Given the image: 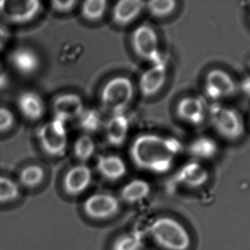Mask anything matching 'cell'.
<instances>
[{
    "instance_id": "cell-23",
    "label": "cell",
    "mask_w": 250,
    "mask_h": 250,
    "mask_svg": "<svg viewBox=\"0 0 250 250\" xmlns=\"http://www.w3.org/2000/svg\"><path fill=\"white\" fill-rule=\"evenodd\" d=\"M95 152V143L90 135H83L79 136L73 145V154L81 162L89 161Z\"/></svg>"
},
{
    "instance_id": "cell-32",
    "label": "cell",
    "mask_w": 250,
    "mask_h": 250,
    "mask_svg": "<svg viewBox=\"0 0 250 250\" xmlns=\"http://www.w3.org/2000/svg\"><path fill=\"white\" fill-rule=\"evenodd\" d=\"M10 85V78L8 74L2 69H0V91L7 89Z\"/></svg>"
},
{
    "instance_id": "cell-34",
    "label": "cell",
    "mask_w": 250,
    "mask_h": 250,
    "mask_svg": "<svg viewBox=\"0 0 250 250\" xmlns=\"http://www.w3.org/2000/svg\"></svg>"
},
{
    "instance_id": "cell-25",
    "label": "cell",
    "mask_w": 250,
    "mask_h": 250,
    "mask_svg": "<svg viewBox=\"0 0 250 250\" xmlns=\"http://www.w3.org/2000/svg\"><path fill=\"white\" fill-rule=\"evenodd\" d=\"M107 9L105 0H86L81 7V13L86 20L98 22L104 17Z\"/></svg>"
},
{
    "instance_id": "cell-21",
    "label": "cell",
    "mask_w": 250,
    "mask_h": 250,
    "mask_svg": "<svg viewBox=\"0 0 250 250\" xmlns=\"http://www.w3.org/2000/svg\"><path fill=\"white\" fill-rule=\"evenodd\" d=\"M151 186L146 181L133 179L126 183L121 190V198L127 204H135L148 198Z\"/></svg>"
},
{
    "instance_id": "cell-31",
    "label": "cell",
    "mask_w": 250,
    "mask_h": 250,
    "mask_svg": "<svg viewBox=\"0 0 250 250\" xmlns=\"http://www.w3.org/2000/svg\"><path fill=\"white\" fill-rule=\"evenodd\" d=\"M238 86H239V91L240 90L242 93L250 98V75L243 78V79L241 81V83L238 84Z\"/></svg>"
},
{
    "instance_id": "cell-7",
    "label": "cell",
    "mask_w": 250,
    "mask_h": 250,
    "mask_svg": "<svg viewBox=\"0 0 250 250\" xmlns=\"http://www.w3.org/2000/svg\"><path fill=\"white\" fill-rule=\"evenodd\" d=\"M42 4L38 0H0V18L12 25H23L35 20Z\"/></svg>"
},
{
    "instance_id": "cell-8",
    "label": "cell",
    "mask_w": 250,
    "mask_h": 250,
    "mask_svg": "<svg viewBox=\"0 0 250 250\" xmlns=\"http://www.w3.org/2000/svg\"><path fill=\"white\" fill-rule=\"evenodd\" d=\"M131 44L135 54L151 64L165 60L159 50L158 37L155 30L146 24L141 25L133 31Z\"/></svg>"
},
{
    "instance_id": "cell-27",
    "label": "cell",
    "mask_w": 250,
    "mask_h": 250,
    "mask_svg": "<svg viewBox=\"0 0 250 250\" xmlns=\"http://www.w3.org/2000/svg\"><path fill=\"white\" fill-rule=\"evenodd\" d=\"M20 195L19 185L5 176H0V204L16 201Z\"/></svg>"
},
{
    "instance_id": "cell-19",
    "label": "cell",
    "mask_w": 250,
    "mask_h": 250,
    "mask_svg": "<svg viewBox=\"0 0 250 250\" xmlns=\"http://www.w3.org/2000/svg\"><path fill=\"white\" fill-rule=\"evenodd\" d=\"M176 176L179 182L185 186L197 188L207 183L208 173L202 164L194 161L182 166Z\"/></svg>"
},
{
    "instance_id": "cell-22",
    "label": "cell",
    "mask_w": 250,
    "mask_h": 250,
    "mask_svg": "<svg viewBox=\"0 0 250 250\" xmlns=\"http://www.w3.org/2000/svg\"><path fill=\"white\" fill-rule=\"evenodd\" d=\"M76 120L78 127L88 135L96 133L104 126L102 114L95 109H84Z\"/></svg>"
},
{
    "instance_id": "cell-5",
    "label": "cell",
    "mask_w": 250,
    "mask_h": 250,
    "mask_svg": "<svg viewBox=\"0 0 250 250\" xmlns=\"http://www.w3.org/2000/svg\"><path fill=\"white\" fill-rule=\"evenodd\" d=\"M36 136L42 151L49 157L60 158L66 154L68 138L64 122L54 117L38 128Z\"/></svg>"
},
{
    "instance_id": "cell-10",
    "label": "cell",
    "mask_w": 250,
    "mask_h": 250,
    "mask_svg": "<svg viewBox=\"0 0 250 250\" xmlns=\"http://www.w3.org/2000/svg\"><path fill=\"white\" fill-rule=\"evenodd\" d=\"M7 62L12 70L23 77L33 76L41 67L39 54L28 45H19L11 50Z\"/></svg>"
},
{
    "instance_id": "cell-1",
    "label": "cell",
    "mask_w": 250,
    "mask_h": 250,
    "mask_svg": "<svg viewBox=\"0 0 250 250\" xmlns=\"http://www.w3.org/2000/svg\"><path fill=\"white\" fill-rule=\"evenodd\" d=\"M182 151V143L176 138L144 134L132 142L130 157L139 168L165 173L172 167L175 157Z\"/></svg>"
},
{
    "instance_id": "cell-6",
    "label": "cell",
    "mask_w": 250,
    "mask_h": 250,
    "mask_svg": "<svg viewBox=\"0 0 250 250\" xmlns=\"http://www.w3.org/2000/svg\"><path fill=\"white\" fill-rule=\"evenodd\" d=\"M204 91L211 102L220 103L235 96L239 91V86L229 72L213 68L206 75Z\"/></svg>"
},
{
    "instance_id": "cell-26",
    "label": "cell",
    "mask_w": 250,
    "mask_h": 250,
    "mask_svg": "<svg viewBox=\"0 0 250 250\" xmlns=\"http://www.w3.org/2000/svg\"><path fill=\"white\" fill-rule=\"evenodd\" d=\"M144 239L137 232L124 233L114 240L111 250H142Z\"/></svg>"
},
{
    "instance_id": "cell-33",
    "label": "cell",
    "mask_w": 250,
    "mask_h": 250,
    "mask_svg": "<svg viewBox=\"0 0 250 250\" xmlns=\"http://www.w3.org/2000/svg\"><path fill=\"white\" fill-rule=\"evenodd\" d=\"M8 38V33L4 26L0 24V46L3 47Z\"/></svg>"
},
{
    "instance_id": "cell-20",
    "label": "cell",
    "mask_w": 250,
    "mask_h": 250,
    "mask_svg": "<svg viewBox=\"0 0 250 250\" xmlns=\"http://www.w3.org/2000/svg\"><path fill=\"white\" fill-rule=\"evenodd\" d=\"M189 154L196 160H208L218 154L219 145L216 139L207 135L194 139L188 147Z\"/></svg>"
},
{
    "instance_id": "cell-11",
    "label": "cell",
    "mask_w": 250,
    "mask_h": 250,
    "mask_svg": "<svg viewBox=\"0 0 250 250\" xmlns=\"http://www.w3.org/2000/svg\"><path fill=\"white\" fill-rule=\"evenodd\" d=\"M208 106L201 97L188 96L178 103L176 114L187 124L199 126L208 118Z\"/></svg>"
},
{
    "instance_id": "cell-15",
    "label": "cell",
    "mask_w": 250,
    "mask_h": 250,
    "mask_svg": "<svg viewBox=\"0 0 250 250\" xmlns=\"http://www.w3.org/2000/svg\"><path fill=\"white\" fill-rule=\"evenodd\" d=\"M16 107L22 117L29 121L41 120L45 113L43 99L33 91L21 92L16 99Z\"/></svg>"
},
{
    "instance_id": "cell-29",
    "label": "cell",
    "mask_w": 250,
    "mask_h": 250,
    "mask_svg": "<svg viewBox=\"0 0 250 250\" xmlns=\"http://www.w3.org/2000/svg\"><path fill=\"white\" fill-rule=\"evenodd\" d=\"M16 123V116L10 109L0 107V134L6 133L13 129Z\"/></svg>"
},
{
    "instance_id": "cell-16",
    "label": "cell",
    "mask_w": 250,
    "mask_h": 250,
    "mask_svg": "<svg viewBox=\"0 0 250 250\" xmlns=\"http://www.w3.org/2000/svg\"><path fill=\"white\" fill-rule=\"evenodd\" d=\"M104 126L107 142L111 146L119 148L124 145L129 133V123L123 113L113 114Z\"/></svg>"
},
{
    "instance_id": "cell-30",
    "label": "cell",
    "mask_w": 250,
    "mask_h": 250,
    "mask_svg": "<svg viewBox=\"0 0 250 250\" xmlns=\"http://www.w3.org/2000/svg\"><path fill=\"white\" fill-rule=\"evenodd\" d=\"M77 4L78 1L76 0H66V1L53 0L51 1V7L53 10L57 13L65 14L73 11Z\"/></svg>"
},
{
    "instance_id": "cell-18",
    "label": "cell",
    "mask_w": 250,
    "mask_h": 250,
    "mask_svg": "<svg viewBox=\"0 0 250 250\" xmlns=\"http://www.w3.org/2000/svg\"><path fill=\"white\" fill-rule=\"evenodd\" d=\"M145 6V1L139 0L118 1L113 10V21L119 26H126L139 16Z\"/></svg>"
},
{
    "instance_id": "cell-9",
    "label": "cell",
    "mask_w": 250,
    "mask_h": 250,
    "mask_svg": "<svg viewBox=\"0 0 250 250\" xmlns=\"http://www.w3.org/2000/svg\"><path fill=\"white\" fill-rule=\"evenodd\" d=\"M85 214L92 220H106L118 214L120 203L114 195L98 192L88 197L83 204Z\"/></svg>"
},
{
    "instance_id": "cell-14",
    "label": "cell",
    "mask_w": 250,
    "mask_h": 250,
    "mask_svg": "<svg viewBox=\"0 0 250 250\" xmlns=\"http://www.w3.org/2000/svg\"><path fill=\"white\" fill-rule=\"evenodd\" d=\"M166 60L152 64L141 75L139 80V88L145 97H152L160 92L164 86L167 78Z\"/></svg>"
},
{
    "instance_id": "cell-3",
    "label": "cell",
    "mask_w": 250,
    "mask_h": 250,
    "mask_svg": "<svg viewBox=\"0 0 250 250\" xmlns=\"http://www.w3.org/2000/svg\"><path fill=\"white\" fill-rule=\"evenodd\" d=\"M208 119L214 132L223 139L237 141L245 133L243 117L236 109L223 102L208 106Z\"/></svg>"
},
{
    "instance_id": "cell-12",
    "label": "cell",
    "mask_w": 250,
    "mask_h": 250,
    "mask_svg": "<svg viewBox=\"0 0 250 250\" xmlns=\"http://www.w3.org/2000/svg\"><path fill=\"white\" fill-rule=\"evenodd\" d=\"M92 170L84 164H78L69 169L63 179L64 192L76 197L86 192L92 182Z\"/></svg>"
},
{
    "instance_id": "cell-2",
    "label": "cell",
    "mask_w": 250,
    "mask_h": 250,
    "mask_svg": "<svg viewBox=\"0 0 250 250\" xmlns=\"http://www.w3.org/2000/svg\"><path fill=\"white\" fill-rule=\"evenodd\" d=\"M154 243L165 250H188L191 237L186 227L175 219L161 217L156 219L148 227Z\"/></svg>"
},
{
    "instance_id": "cell-13",
    "label": "cell",
    "mask_w": 250,
    "mask_h": 250,
    "mask_svg": "<svg viewBox=\"0 0 250 250\" xmlns=\"http://www.w3.org/2000/svg\"><path fill=\"white\" fill-rule=\"evenodd\" d=\"M82 98L76 93L58 95L52 104L54 117L61 121L76 120L84 110Z\"/></svg>"
},
{
    "instance_id": "cell-17",
    "label": "cell",
    "mask_w": 250,
    "mask_h": 250,
    "mask_svg": "<svg viewBox=\"0 0 250 250\" xmlns=\"http://www.w3.org/2000/svg\"><path fill=\"white\" fill-rule=\"evenodd\" d=\"M97 169L101 176L109 182L121 180L127 171L124 160L116 155L101 156L97 161Z\"/></svg>"
},
{
    "instance_id": "cell-4",
    "label": "cell",
    "mask_w": 250,
    "mask_h": 250,
    "mask_svg": "<svg viewBox=\"0 0 250 250\" xmlns=\"http://www.w3.org/2000/svg\"><path fill=\"white\" fill-rule=\"evenodd\" d=\"M134 86L129 78L120 76L110 79L101 91V102L113 114L123 113L133 98Z\"/></svg>"
},
{
    "instance_id": "cell-24",
    "label": "cell",
    "mask_w": 250,
    "mask_h": 250,
    "mask_svg": "<svg viewBox=\"0 0 250 250\" xmlns=\"http://www.w3.org/2000/svg\"><path fill=\"white\" fill-rule=\"evenodd\" d=\"M45 176V171L42 167L38 164H31L21 171L19 181L26 187L34 188L43 182Z\"/></svg>"
},
{
    "instance_id": "cell-28",
    "label": "cell",
    "mask_w": 250,
    "mask_h": 250,
    "mask_svg": "<svg viewBox=\"0 0 250 250\" xmlns=\"http://www.w3.org/2000/svg\"><path fill=\"white\" fill-rule=\"evenodd\" d=\"M176 5L173 0H152L146 3L149 13L157 18L167 17L174 11Z\"/></svg>"
}]
</instances>
